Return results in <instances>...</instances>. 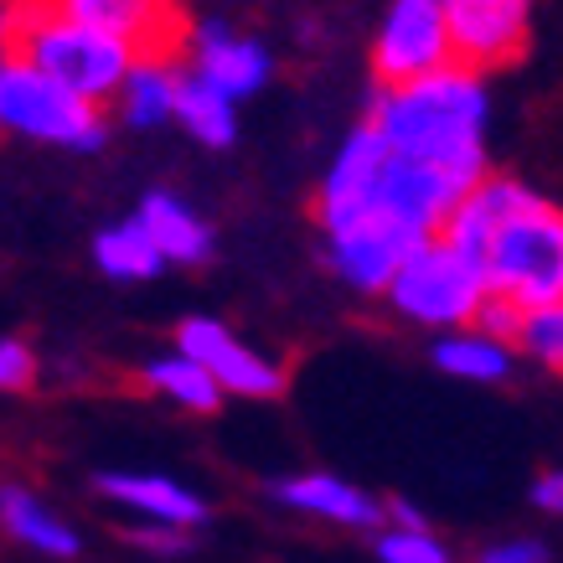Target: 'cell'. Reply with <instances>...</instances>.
Segmentation results:
<instances>
[{
  "label": "cell",
  "mask_w": 563,
  "mask_h": 563,
  "mask_svg": "<svg viewBox=\"0 0 563 563\" xmlns=\"http://www.w3.org/2000/svg\"><path fill=\"white\" fill-rule=\"evenodd\" d=\"M377 563H455V548L434 528H383L377 532Z\"/></svg>",
  "instance_id": "25"
},
{
  "label": "cell",
  "mask_w": 563,
  "mask_h": 563,
  "mask_svg": "<svg viewBox=\"0 0 563 563\" xmlns=\"http://www.w3.org/2000/svg\"><path fill=\"white\" fill-rule=\"evenodd\" d=\"M0 532H11L21 548H32L42 559H78L84 553L78 528L52 507L47 496H36L21 481H0Z\"/></svg>",
  "instance_id": "17"
},
{
  "label": "cell",
  "mask_w": 563,
  "mask_h": 563,
  "mask_svg": "<svg viewBox=\"0 0 563 563\" xmlns=\"http://www.w3.org/2000/svg\"><path fill=\"white\" fill-rule=\"evenodd\" d=\"M486 279L492 295L512 300V306H548L563 300V207L548 197H532L507 228L486 243Z\"/></svg>",
  "instance_id": "4"
},
{
  "label": "cell",
  "mask_w": 563,
  "mask_h": 563,
  "mask_svg": "<svg viewBox=\"0 0 563 563\" xmlns=\"http://www.w3.org/2000/svg\"><path fill=\"white\" fill-rule=\"evenodd\" d=\"M135 218L145 222V233H151L155 249L166 254V264L197 269V264L212 258V228H207L181 197H172V191H145L135 207Z\"/></svg>",
  "instance_id": "19"
},
{
  "label": "cell",
  "mask_w": 563,
  "mask_h": 563,
  "mask_svg": "<svg viewBox=\"0 0 563 563\" xmlns=\"http://www.w3.org/2000/svg\"><path fill=\"white\" fill-rule=\"evenodd\" d=\"M492 300V279H486V264L476 254H465L461 243H450L444 233L424 239L404 258L398 279L388 285L383 306L398 316L404 325H419V331H461V325H476V316Z\"/></svg>",
  "instance_id": "3"
},
{
  "label": "cell",
  "mask_w": 563,
  "mask_h": 563,
  "mask_svg": "<svg viewBox=\"0 0 563 563\" xmlns=\"http://www.w3.org/2000/svg\"><path fill=\"white\" fill-rule=\"evenodd\" d=\"M269 496L279 507H290L300 517H316V522H331V528L346 532H383L388 522V501L373 492H362L357 481L331 476V471H300V476L274 481Z\"/></svg>",
  "instance_id": "12"
},
{
  "label": "cell",
  "mask_w": 563,
  "mask_h": 563,
  "mask_svg": "<svg viewBox=\"0 0 563 563\" xmlns=\"http://www.w3.org/2000/svg\"><path fill=\"white\" fill-rule=\"evenodd\" d=\"M367 120L383 130L393 155L424 161L476 187L486 176V130H492V88L486 73L450 63V68L413 78V84L373 88Z\"/></svg>",
  "instance_id": "1"
},
{
  "label": "cell",
  "mask_w": 563,
  "mask_h": 563,
  "mask_svg": "<svg viewBox=\"0 0 563 563\" xmlns=\"http://www.w3.org/2000/svg\"><path fill=\"white\" fill-rule=\"evenodd\" d=\"M0 130L88 155L109 140V114H103V103L73 93V88H63L57 78L36 73L32 63L16 57L5 84H0Z\"/></svg>",
  "instance_id": "5"
},
{
  "label": "cell",
  "mask_w": 563,
  "mask_h": 563,
  "mask_svg": "<svg viewBox=\"0 0 563 563\" xmlns=\"http://www.w3.org/2000/svg\"><path fill=\"white\" fill-rule=\"evenodd\" d=\"M176 346H181L187 357L202 362L207 373H212V383H218L228 398H279L285 383H290L285 362L269 357L264 346L243 342L233 325L212 321V316H191V321H181Z\"/></svg>",
  "instance_id": "9"
},
{
  "label": "cell",
  "mask_w": 563,
  "mask_h": 563,
  "mask_svg": "<svg viewBox=\"0 0 563 563\" xmlns=\"http://www.w3.org/2000/svg\"><path fill=\"white\" fill-rule=\"evenodd\" d=\"M471 563H553V548L543 538H496V543L476 548V559Z\"/></svg>",
  "instance_id": "28"
},
{
  "label": "cell",
  "mask_w": 563,
  "mask_h": 563,
  "mask_svg": "<svg viewBox=\"0 0 563 563\" xmlns=\"http://www.w3.org/2000/svg\"><path fill=\"white\" fill-rule=\"evenodd\" d=\"M465 191H471V181H461V176L440 172V166H424V161L393 155L377 207L393 212L404 228H413L419 239H434V233H444V222H450V212L461 207Z\"/></svg>",
  "instance_id": "13"
},
{
  "label": "cell",
  "mask_w": 563,
  "mask_h": 563,
  "mask_svg": "<svg viewBox=\"0 0 563 563\" xmlns=\"http://www.w3.org/2000/svg\"><path fill=\"white\" fill-rule=\"evenodd\" d=\"M21 5H32V0H0V11H21Z\"/></svg>",
  "instance_id": "33"
},
{
  "label": "cell",
  "mask_w": 563,
  "mask_h": 563,
  "mask_svg": "<svg viewBox=\"0 0 563 563\" xmlns=\"http://www.w3.org/2000/svg\"><path fill=\"white\" fill-rule=\"evenodd\" d=\"M476 325H481V331H492V336H507V342H512L517 325H522V306H512V300L492 295V300H486V310L476 316Z\"/></svg>",
  "instance_id": "29"
},
{
  "label": "cell",
  "mask_w": 563,
  "mask_h": 563,
  "mask_svg": "<svg viewBox=\"0 0 563 563\" xmlns=\"http://www.w3.org/2000/svg\"><path fill=\"white\" fill-rule=\"evenodd\" d=\"M93 492L103 501H114L135 522H166V528H187L197 532L207 522V501L191 492L187 481L161 476V471H103L93 481Z\"/></svg>",
  "instance_id": "15"
},
{
  "label": "cell",
  "mask_w": 563,
  "mask_h": 563,
  "mask_svg": "<svg viewBox=\"0 0 563 563\" xmlns=\"http://www.w3.org/2000/svg\"><path fill=\"white\" fill-rule=\"evenodd\" d=\"M11 63H16V36H11V11H0V84H5Z\"/></svg>",
  "instance_id": "32"
},
{
  "label": "cell",
  "mask_w": 563,
  "mask_h": 563,
  "mask_svg": "<svg viewBox=\"0 0 563 563\" xmlns=\"http://www.w3.org/2000/svg\"><path fill=\"white\" fill-rule=\"evenodd\" d=\"M532 507L543 517H563V465H553V471H543V476L532 481Z\"/></svg>",
  "instance_id": "30"
},
{
  "label": "cell",
  "mask_w": 563,
  "mask_h": 563,
  "mask_svg": "<svg viewBox=\"0 0 563 563\" xmlns=\"http://www.w3.org/2000/svg\"><path fill=\"white\" fill-rule=\"evenodd\" d=\"M388 522L393 528H429V517L413 507V501H404V496H388ZM383 522V528H388Z\"/></svg>",
  "instance_id": "31"
},
{
  "label": "cell",
  "mask_w": 563,
  "mask_h": 563,
  "mask_svg": "<svg viewBox=\"0 0 563 563\" xmlns=\"http://www.w3.org/2000/svg\"><path fill=\"white\" fill-rule=\"evenodd\" d=\"M455 63V36L444 0H388L373 32V78L377 88L413 84Z\"/></svg>",
  "instance_id": "6"
},
{
  "label": "cell",
  "mask_w": 563,
  "mask_h": 563,
  "mask_svg": "<svg viewBox=\"0 0 563 563\" xmlns=\"http://www.w3.org/2000/svg\"><path fill=\"white\" fill-rule=\"evenodd\" d=\"M176 124L207 151H228L239 140V99L222 93L197 73H181V99H176Z\"/></svg>",
  "instance_id": "22"
},
{
  "label": "cell",
  "mask_w": 563,
  "mask_h": 563,
  "mask_svg": "<svg viewBox=\"0 0 563 563\" xmlns=\"http://www.w3.org/2000/svg\"><path fill=\"white\" fill-rule=\"evenodd\" d=\"M181 73L187 63L176 52H145L135 57V68L120 88V120L130 130H155V124H172L176 120V99H181Z\"/></svg>",
  "instance_id": "18"
},
{
  "label": "cell",
  "mask_w": 563,
  "mask_h": 563,
  "mask_svg": "<svg viewBox=\"0 0 563 563\" xmlns=\"http://www.w3.org/2000/svg\"><path fill=\"white\" fill-rule=\"evenodd\" d=\"M93 264H99V274L120 279V285H145V279H155L161 269H172L140 218L99 228V239H93Z\"/></svg>",
  "instance_id": "23"
},
{
  "label": "cell",
  "mask_w": 563,
  "mask_h": 563,
  "mask_svg": "<svg viewBox=\"0 0 563 563\" xmlns=\"http://www.w3.org/2000/svg\"><path fill=\"white\" fill-rule=\"evenodd\" d=\"M512 342L532 367L563 377V300H548V306L522 310V325H517Z\"/></svg>",
  "instance_id": "24"
},
{
  "label": "cell",
  "mask_w": 563,
  "mask_h": 563,
  "mask_svg": "<svg viewBox=\"0 0 563 563\" xmlns=\"http://www.w3.org/2000/svg\"><path fill=\"white\" fill-rule=\"evenodd\" d=\"M388 161L393 145L383 140V130L373 120H362L325 161L321 187H316V228L331 233V228H346L362 212H373L383 197V181H388Z\"/></svg>",
  "instance_id": "8"
},
{
  "label": "cell",
  "mask_w": 563,
  "mask_h": 563,
  "mask_svg": "<svg viewBox=\"0 0 563 563\" xmlns=\"http://www.w3.org/2000/svg\"><path fill=\"white\" fill-rule=\"evenodd\" d=\"M517 342L507 336H492L481 325H461V331H444L434 336V367L444 377H461V383H507L517 373Z\"/></svg>",
  "instance_id": "20"
},
{
  "label": "cell",
  "mask_w": 563,
  "mask_h": 563,
  "mask_svg": "<svg viewBox=\"0 0 563 563\" xmlns=\"http://www.w3.org/2000/svg\"><path fill=\"white\" fill-rule=\"evenodd\" d=\"M538 191L528 187V181H517V176H496L486 172L476 181V187L461 197V207L450 212V222H444V239L450 243H461L465 254H486V243L507 228V218H517L522 207L532 202Z\"/></svg>",
  "instance_id": "16"
},
{
  "label": "cell",
  "mask_w": 563,
  "mask_h": 563,
  "mask_svg": "<svg viewBox=\"0 0 563 563\" xmlns=\"http://www.w3.org/2000/svg\"><path fill=\"white\" fill-rule=\"evenodd\" d=\"M450 36H455V63L476 73L512 68L528 52L532 0H444Z\"/></svg>",
  "instance_id": "11"
},
{
  "label": "cell",
  "mask_w": 563,
  "mask_h": 563,
  "mask_svg": "<svg viewBox=\"0 0 563 563\" xmlns=\"http://www.w3.org/2000/svg\"><path fill=\"white\" fill-rule=\"evenodd\" d=\"M181 63L187 73L218 84L222 93L233 99H254L258 88L274 78V52L258 42V36L239 32L233 21L222 16H191L187 21V36H181Z\"/></svg>",
  "instance_id": "10"
},
{
  "label": "cell",
  "mask_w": 563,
  "mask_h": 563,
  "mask_svg": "<svg viewBox=\"0 0 563 563\" xmlns=\"http://www.w3.org/2000/svg\"><path fill=\"white\" fill-rule=\"evenodd\" d=\"M124 543L145 553V559H181L191 548V532L187 528H166V522H130L124 528Z\"/></svg>",
  "instance_id": "26"
},
{
  "label": "cell",
  "mask_w": 563,
  "mask_h": 563,
  "mask_svg": "<svg viewBox=\"0 0 563 563\" xmlns=\"http://www.w3.org/2000/svg\"><path fill=\"white\" fill-rule=\"evenodd\" d=\"M42 377V362L21 336H0V393H26Z\"/></svg>",
  "instance_id": "27"
},
{
  "label": "cell",
  "mask_w": 563,
  "mask_h": 563,
  "mask_svg": "<svg viewBox=\"0 0 563 563\" xmlns=\"http://www.w3.org/2000/svg\"><path fill=\"white\" fill-rule=\"evenodd\" d=\"M11 36H16L21 63H32L36 73H47V78H57L63 88H73V93H84L93 103L120 99L124 78H130L140 57L120 36L68 16L57 0H32V5L11 11Z\"/></svg>",
  "instance_id": "2"
},
{
  "label": "cell",
  "mask_w": 563,
  "mask_h": 563,
  "mask_svg": "<svg viewBox=\"0 0 563 563\" xmlns=\"http://www.w3.org/2000/svg\"><path fill=\"white\" fill-rule=\"evenodd\" d=\"M68 16L99 26V32L120 36L124 47L145 52H176L181 57V36H187V11L181 0H57Z\"/></svg>",
  "instance_id": "14"
},
{
  "label": "cell",
  "mask_w": 563,
  "mask_h": 563,
  "mask_svg": "<svg viewBox=\"0 0 563 563\" xmlns=\"http://www.w3.org/2000/svg\"><path fill=\"white\" fill-rule=\"evenodd\" d=\"M321 243H325V264H331V274L342 279L346 290L377 295V300H383L388 285L398 279V269H404V258L424 239H419L413 228H404L393 212L373 207V212H362L357 222L321 233Z\"/></svg>",
  "instance_id": "7"
},
{
  "label": "cell",
  "mask_w": 563,
  "mask_h": 563,
  "mask_svg": "<svg viewBox=\"0 0 563 563\" xmlns=\"http://www.w3.org/2000/svg\"><path fill=\"white\" fill-rule=\"evenodd\" d=\"M140 388L155 393V398H166L172 409H187V413H212L228 398V393L212 383V373H207L197 357H187L181 346H172V352H161V357L140 362Z\"/></svg>",
  "instance_id": "21"
}]
</instances>
